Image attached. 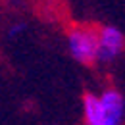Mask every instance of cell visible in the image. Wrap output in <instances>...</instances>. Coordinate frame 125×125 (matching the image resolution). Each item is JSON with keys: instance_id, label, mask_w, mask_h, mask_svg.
<instances>
[{"instance_id": "6da1fadb", "label": "cell", "mask_w": 125, "mask_h": 125, "mask_svg": "<svg viewBox=\"0 0 125 125\" xmlns=\"http://www.w3.org/2000/svg\"><path fill=\"white\" fill-rule=\"evenodd\" d=\"M67 50L79 63L98 62V31L91 27H73L67 33Z\"/></svg>"}, {"instance_id": "7a4b0ae2", "label": "cell", "mask_w": 125, "mask_h": 125, "mask_svg": "<svg viewBox=\"0 0 125 125\" xmlns=\"http://www.w3.org/2000/svg\"><path fill=\"white\" fill-rule=\"evenodd\" d=\"M125 52V35L117 27L106 25L98 31V62H114Z\"/></svg>"}, {"instance_id": "3957f363", "label": "cell", "mask_w": 125, "mask_h": 125, "mask_svg": "<svg viewBox=\"0 0 125 125\" xmlns=\"http://www.w3.org/2000/svg\"><path fill=\"white\" fill-rule=\"evenodd\" d=\"M100 96L102 104V115H104V125H117L123 121L125 115V100L123 96L117 93L115 89H108Z\"/></svg>"}, {"instance_id": "277c9868", "label": "cell", "mask_w": 125, "mask_h": 125, "mask_svg": "<svg viewBox=\"0 0 125 125\" xmlns=\"http://www.w3.org/2000/svg\"><path fill=\"white\" fill-rule=\"evenodd\" d=\"M83 117L85 123L89 125H104V115H102V104L98 94H85L83 98Z\"/></svg>"}, {"instance_id": "5b68a950", "label": "cell", "mask_w": 125, "mask_h": 125, "mask_svg": "<svg viewBox=\"0 0 125 125\" xmlns=\"http://www.w3.org/2000/svg\"><path fill=\"white\" fill-rule=\"evenodd\" d=\"M23 31H25V25H23V23H16V25H12V27L8 29V37H10V39H16V37H19Z\"/></svg>"}]
</instances>
